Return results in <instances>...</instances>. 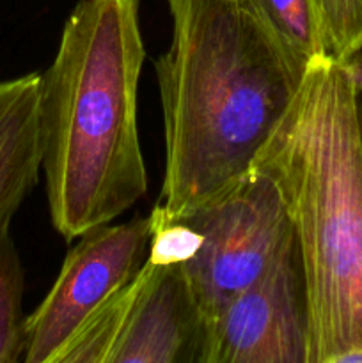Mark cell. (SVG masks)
<instances>
[{
    "instance_id": "cell-11",
    "label": "cell",
    "mask_w": 362,
    "mask_h": 363,
    "mask_svg": "<svg viewBox=\"0 0 362 363\" xmlns=\"http://www.w3.org/2000/svg\"><path fill=\"white\" fill-rule=\"evenodd\" d=\"M329 55L344 60L362 45V0H318Z\"/></svg>"
},
{
    "instance_id": "cell-2",
    "label": "cell",
    "mask_w": 362,
    "mask_h": 363,
    "mask_svg": "<svg viewBox=\"0 0 362 363\" xmlns=\"http://www.w3.org/2000/svg\"><path fill=\"white\" fill-rule=\"evenodd\" d=\"M146 60L141 0H78L41 74V138L53 229L71 243L148 191L138 135Z\"/></svg>"
},
{
    "instance_id": "cell-8",
    "label": "cell",
    "mask_w": 362,
    "mask_h": 363,
    "mask_svg": "<svg viewBox=\"0 0 362 363\" xmlns=\"http://www.w3.org/2000/svg\"><path fill=\"white\" fill-rule=\"evenodd\" d=\"M41 74L0 80V230L11 227L43 170Z\"/></svg>"
},
{
    "instance_id": "cell-3",
    "label": "cell",
    "mask_w": 362,
    "mask_h": 363,
    "mask_svg": "<svg viewBox=\"0 0 362 363\" xmlns=\"http://www.w3.org/2000/svg\"><path fill=\"white\" fill-rule=\"evenodd\" d=\"M256 169L280 188L304 266L309 363L362 362V147L341 60L309 64Z\"/></svg>"
},
{
    "instance_id": "cell-9",
    "label": "cell",
    "mask_w": 362,
    "mask_h": 363,
    "mask_svg": "<svg viewBox=\"0 0 362 363\" xmlns=\"http://www.w3.org/2000/svg\"><path fill=\"white\" fill-rule=\"evenodd\" d=\"M23 293V264L7 227L0 230V363L23 362L27 347Z\"/></svg>"
},
{
    "instance_id": "cell-4",
    "label": "cell",
    "mask_w": 362,
    "mask_h": 363,
    "mask_svg": "<svg viewBox=\"0 0 362 363\" xmlns=\"http://www.w3.org/2000/svg\"><path fill=\"white\" fill-rule=\"evenodd\" d=\"M204 321L183 264L141 272L117 291L59 363H197Z\"/></svg>"
},
{
    "instance_id": "cell-10",
    "label": "cell",
    "mask_w": 362,
    "mask_h": 363,
    "mask_svg": "<svg viewBox=\"0 0 362 363\" xmlns=\"http://www.w3.org/2000/svg\"><path fill=\"white\" fill-rule=\"evenodd\" d=\"M280 38L311 64L329 55L318 0H254Z\"/></svg>"
},
{
    "instance_id": "cell-7",
    "label": "cell",
    "mask_w": 362,
    "mask_h": 363,
    "mask_svg": "<svg viewBox=\"0 0 362 363\" xmlns=\"http://www.w3.org/2000/svg\"><path fill=\"white\" fill-rule=\"evenodd\" d=\"M197 363H309V307L295 233L204 326Z\"/></svg>"
},
{
    "instance_id": "cell-5",
    "label": "cell",
    "mask_w": 362,
    "mask_h": 363,
    "mask_svg": "<svg viewBox=\"0 0 362 363\" xmlns=\"http://www.w3.org/2000/svg\"><path fill=\"white\" fill-rule=\"evenodd\" d=\"M181 222L202 236L201 250L183 268L204 326L263 275L293 234L280 188L263 169Z\"/></svg>"
},
{
    "instance_id": "cell-6",
    "label": "cell",
    "mask_w": 362,
    "mask_h": 363,
    "mask_svg": "<svg viewBox=\"0 0 362 363\" xmlns=\"http://www.w3.org/2000/svg\"><path fill=\"white\" fill-rule=\"evenodd\" d=\"M151 236L149 216L103 223L82 234L45 300L27 315L23 362L59 363L96 312L141 272Z\"/></svg>"
},
{
    "instance_id": "cell-13",
    "label": "cell",
    "mask_w": 362,
    "mask_h": 363,
    "mask_svg": "<svg viewBox=\"0 0 362 363\" xmlns=\"http://www.w3.org/2000/svg\"><path fill=\"white\" fill-rule=\"evenodd\" d=\"M344 64V67L348 69L350 77L353 78H362V45L355 50L351 55H348L346 59L341 60Z\"/></svg>"
},
{
    "instance_id": "cell-14",
    "label": "cell",
    "mask_w": 362,
    "mask_h": 363,
    "mask_svg": "<svg viewBox=\"0 0 362 363\" xmlns=\"http://www.w3.org/2000/svg\"><path fill=\"white\" fill-rule=\"evenodd\" d=\"M348 71V69H346ZM353 91H355V112H357V124H358V137H361L362 147V78H353Z\"/></svg>"
},
{
    "instance_id": "cell-1",
    "label": "cell",
    "mask_w": 362,
    "mask_h": 363,
    "mask_svg": "<svg viewBox=\"0 0 362 363\" xmlns=\"http://www.w3.org/2000/svg\"><path fill=\"white\" fill-rule=\"evenodd\" d=\"M167 6L170 45L155 60L165 142L155 222L187 218L254 172L309 69L254 0Z\"/></svg>"
},
{
    "instance_id": "cell-12",
    "label": "cell",
    "mask_w": 362,
    "mask_h": 363,
    "mask_svg": "<svg viewBox=\"0 0 362 363\" xmlns=\"http://www.w3.org/2000/svg\"><path fill=\"white\" fill-rule=\"evenodd\" d=\"M151 218V216H149ZM149 241L148 259L156 266L187 264L197 255L202 247V236L187 222H155Z\"/></svg>"
}]
</instances>
